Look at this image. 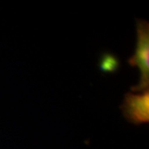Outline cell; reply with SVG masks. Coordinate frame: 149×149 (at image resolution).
<instances>
[{"label":"cell","mask_w":149,"mask_h":149,"mask_svg":"<svg viewBox=\"0 0 149 149\" xmlns=\"http://www.w3.org/2000/svg\"><path fill=\"white\" fill-rule=\"evenodd\" d=\"M137 42L135 52L128 60L131 66H137L140 71L138 85L130 88L132 92L148 90L149 87V22L147 20L136 18Z\"/></svg>","instance_id":"6da1fadb"},{"label":"cell","mask_w":149,"mask_h":149,"mask_svg":"<svg viewBox=\"0 0 149 149\" xmlns=\"http://www.w3.org/2000/svg\"><path fill=\"white\" fill-rule=\"evenodd\" d=\"M119 108L128 123L137 126L148 123L149 90H145L141 94L127 92Z\"/></svg>","instance_id":"7a4b0ae2"},{"label":"cell","mask_w":149,"mask_h":149,"mask_svg":"<svg viewBox=\"0 0 149 149\" xmlns=\"http://www.w3.org/2000/svg\"><path fill=\"white\" fill-rule=\"evenodd\" d=\"M98 67L105 74H116L121 67L120 59L110 52H103L98 60Z\"/></svg>","instance_id":"3957f363"}]
</instances>
